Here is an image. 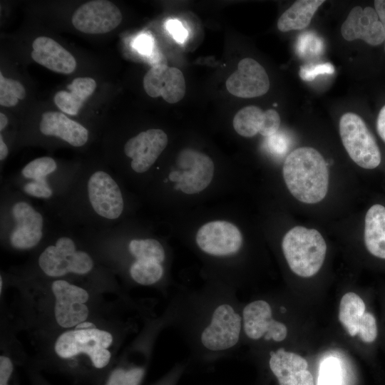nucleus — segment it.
Returning a JSON list of instances; mask_svg holds the SVG:
<instances>
[{
    "mask_svg": "<svg viewBox=\"0 0 385 385\" xmlns=\"http://www.w3.org/2000/svg\"><path fill=\"white\" fill-rule=\"evenodd\" d=\"M195 240L199 248L213 256H227L237 253L242 245L238 227L227 221L215 220L204 224L197 230Z\"/></svg>",
    "mask_w": 385,
    "mask_h": 385,
    "instance_id": "obj_14",
    "label": "nucleus"
},
{
    "mask_svg": "<svg viewBox=\"0 0 385 385\" xmlns=\"http://www.w3.org/2000/svg\"><path fill=\"white\" fill-rule=\"evenodd\" d=\"M376 130L381 139L385 143V106L379 113L376 119Z\"/></svg>",
    "mask_w": 385,
    "mask_h": 385,
    "instance_id": "obj_36",
    "label": "nucleus"
},
{
    "mask_svg": "<svg viewBox=\"0 0 385 385\" xmlns=\"http://www.w3.org/2000/svg\"><path fill=\"white\" fill-rule=\"evenodd\" d=\"M297 43V50L301 55H317L323 46L319 38L311 33L301 35Z\"/></svg>",
    "mask_w": 385,
    "mask_h": 385,
    "instance_id": "obj_31",
    "label": "nucleus"
},
{
    "mask_svg": "<svg viewBox=\"0 0 385 385\" xmlns=\"http://www.w3.org/2000/svg\"><path fill=\"white\" fill-rule=\"evenodd\" d=\"M26 90L18 81L6 78L0 73V105L4 107L15 106L19 100L24 98Z\"/></svg>",
    "mask_w": 385,
    "mask_h": 385,
    "instance_id": "obj_29",
    "label": "nucleus"
},
{
    "mask_svg": "<svg viewBox=\"0 0 385 385\" xmlns=\"http://www.w3.org/2000/svg\"><path fill=\"white\" fill-rule=\"evenodd\" d=\"M38 129L41 136L58 140L73 148H83L90 140L88 128L60 112L43 113Z\"/></svg>",
    "mask_w": 385,
    "mask_h": 385,
    "instance_id": "obj_20",
    "label": "nucleus"
},
{
    "mask_svg": "<svg viewBox=\"0 0 385 385\" xmlns=\"http://www.w3.org/2000/svg\"><path fill=\"white\" fill-rule=\"evenodd\" d=\"M130 277L137 284L151 285L160 280L164 270L161 263L137 260L132 262L128 269Z\"/></svg>",
    "mask_w": 385,
    "mask_h": 385,
    "instance_id": "obj_27",
    "label": "nucleus"
},
{
    "mask_svg": "<svg viewBox=\"0 0 385 385\" xmlns=\"http://www.w3.org/2000/svg\"><path fill=\"white\" fill-rule=\"evenodd\" d=\"M280 121L279 113L274 109L264 111L256 106H248L237 112L232 125L242 137L252 138L257 133L270 137L277 133Z\"/></svg>",
    "mask_w": 385,
    "mask_h": 385,
    "instance_id": "obj_22",
    "label": "nucleus"
},
{
    "mask_svg": "<svg viewBox=\"0 0 385 385\" xmlns=\"http://www.w3.org/2000/svg\"><path fill=\"white\" fill-rule=\"evenodd\" d=\"M144 374L140 366L117 367L108 373L102 385H140Z\"/></svg>",
    "mask_w": 385,
    "mask_h": 385,
    "instance_id": "obj_28",
    "label": "nucleus"
},
{
    "mask_svg": "<svg viewBox=\"0 0 385 385\" xmlns=\"http://www.w3.org/2000/svg\"><path fill=\"white\" fill-rule=\"evenodd\" d=\"M96 88V81L90 77H78L67 86L71 91L57 92L53 101L63 113L76 115L83 103L93 94Z\"/></svg>",
    "mask_w": 385,
    "mask_h": 385,
    "instance_id": "obj_25",
    "label": "nucleus"
},
{
    "mask_svg": "<svg viewBox=\"0 0 385 385\" xmlns=\"http://www.w3.org/2000/svg\"><path fill=\"white\" fill-rule=\"evenodd\" d=\"M9 154V148L8 145L4 143L3 139L0 138V161H1V168L2 167V165L4 162L6 160V159L8 158Z\"/></svg>",
    "mask_w": 385,
    "mask_h": 385,
    "instance_id": "obj_38",
    "label": "nucleus"
},
{
    "mask_svg": "<svg viewBox=\"0 0 385 385\" xmlns=\"http://www.w3.org/2000/svg\"><path fill=\"white\" fill-rule=\"evenodd\" d=\"M113 341L108 331L91 327L64 332L54 344L56 354L69 359L86 354L94 372H101L110 364L111 354L108 348Z\"/></svg>",
    "mask_w": 385,
    "mask_h": 385,
    "instance_id": "obj_7",
    "label": "nucleus"
},
{
    "mask_svg": "<svg viewBox=\"0 0 385 385\" xmlns=\"http://www.w3.org/2000/svg\"><path fill=\"white\" fill-rule=\"evenodd\" d=\"M14 364L5 355L0 356V385H16L14 381Z\"/></svg>",
    "mask_w": 385,
    "mask_h": 385,
    "instance_id": "obj_33",
    "label": "nucleus"
},
{
    "mask_svg": "<svg viewBox=\"0 0 385 385\" xmlns=\"http://www.w3.org/2000/svg\"><path fill=\"white\" fill-rule=\"evenodd\" d=\"M33 381L34 382V385H48L47 383L44 382L43 379L37 375H33Z\"/></svg>",
    "mask_w": 385,
    "mask_h": 385,
    "instance_id": "obj_40",
    "label": "nucleus"
},
{
    "mask_svg": "<svg viewBox=\"0 0 385 385\" xmlns=\"http://www.w3.org/2000/svg\"><path fill=\"white\" fill-rule=\"evenodd\" d=\"M342 35L346 41L361 39L371 46H378L385 41L383 26L375 9L354 7L341 27Z\"/></svg>",
    "mask_w": 385,
    "mask_h": 385,
    "instance_id": "obj_19",
    "label": "nucleus"
},
{
    "mask_svg": "<svg viewBox=\"0 0 385 385\" xmlns=\"http://www.w3.org/2000/svg\"><path fill=\"white\" fill-rule=\"evenodd\" d=\"M44 209L58 225L74 230L112 227L128 210L118 176L96 163L82 164L67 193Z\"/></svg>",
    "mask_w": 385,
    "mask_h": 385,
    "instance_id": "obj_1",
    "label": "nucleus"
},
{
    "mask_svg": "<svg viewBox=\"0 0 385 385\" xmlns=\"http://www.w3.org/2000/svg\"><path fill=\"white\" fill-rule=\"evenodd\" d=\"M374 9L378 14L379 21H381L385 34V0L374 1ZM385 42V41H384ZM385 50V46H384Z\"/></svg>",
    "mask_w": 385,
    "mask_h": 385,
    "instance_id": "obj_37",
    "label": "nucleus"
},
{
    "mask_svg": "<svg viewBox=\"0 0 385 385\" xmlns=\"http://www.w3.org/2000/svg\"><path fill=\"white\" fill-rule=\"evenodd\" d=\"M339 319L351 337L359 334L366 343L373 342L377 337L374 316L366 312L364 302L354 292L346 293L342 297Z\"/></svg>",
    "mask_w": 385,
    "mask_h": 385,
    "instance_id": "obj_16",
    "label": "nucleus"
},
{
    "mask_svg": "<svg viewBox=\"0 0 385 385\" xmlns=\"http://www.w3.org/2000/svg\"><path fill=\"white\" fill-rule=\"evenodd\" d=\"M143 88L149 96H161L169 103H175L182 100L186 90L182 71L165 63L153 66L145 73Z\"/></svg>",
    "mask_w": 385,
    "mask_h": 385,
    "instance_id": "obj_18",
    "label": "nucleus"
},
{
    "mask_svg": "<svg viewBox=\"0 0 385 385\" xmlns=\"http://www.w3.org/2000/svg\"><path fill=\"white\" fill-rule=\"evenodd\" d=\"M122 21V14L112 2L93 0L79 6L73 13V26L85 34H99L115 29Z\"/></svg>",
    "mask_w": 385,
    "mask_h": 385,
    "instance_id": "obj_13",
    "label": "nucleus"
},
{
    "mask_svg": "<svg viewBox=\"0 0 385 385\" xmlns=\"http://www.w3.org/2000/svg\"><path fill=\"white\" fill-rule=\"evenodd\" d=\"M134 46L138 52L149 54L153 48V38L145 34L140 35L135 40Z\"/></svg>",
    "mask_w": 385,
    "mask_h": 385,
    "instance_id": "obj_35",
    "label": "nucleus"
},
{
    "mask_svg": "<svg viewBox=\"0 0 385 385\" xmlns=\"http://www.w3.org/2000/svg\"><path fill=\"white\" fill-rule=\"evenodd\" d=\"M168 143L165 131L160 128H149L126 140L122 146V154L128 160L123 173L141 177L152 170Z\"/></svg>",
    "mask_w": 385,
    "mask_h": 385,
    "instance_id": "obj_9",
    "label": "nucleus"
},
{
    "mask_svg": "<svg viewBox=\"0 0 385 385\" xmlns=\"http://www.w3.org/2000/svg\"><path fill=\"white\" fill-rule=\"evenodd\" d=\"M34 270L48 279L108 274L79 233L60 225L53 227L36 250Z\"/></svg>",
    "mask_w": 385,
    "mask_h": 385,
    "instance_id": "obj_3",
    "label": "nucleus"
},
{
    "mask_svg": "<svg viewBox=\"0 0 385 385\" xmlns=\"http://www.w3.org/2000/svg\"><path fill=\"white\" fill-rule=\"evenodd\" d=\"M242 316L245 332L251 339L264 338L282 342L287 337V327L272 319V308L266 301L256 300L249 303L245 307Z\"/></svg>",
    "mask_w": 385,
    "mask_h": 385,
    "instance_id": "obj_15",
    "label": "nucleus"
},
{
    "mask_svg": "<svg viewBox=\"0 0 385 385\" xmlns=\"http://www.w3.org/2000/svg\"><path fill=\"white\" fill-rule=\"evenodd\" d=\"M334 72V68L330 63L306 65L300 67L299 76L304 81H310L320 74H330Z\"/></svg>",
    "mask_w": 385,
    "mask_h": 385,
    "instance_id": "obj_32",
    "label": "nucleus"
},
{
    "mask_svg": "<svg viewBox=\"0 0 385 385\" xmlns=\"http://www.w3.org/2000/svg\"><path fill=\"white\" fill-rule=\"evenodd\" d=\"M241 329L240 316L231 305L222 304L215 309L210 324L203 329L201 342L210 351L229 349L238 342Z\"/></svg>",
    "mask_w": 385,
    "mask_h": 385,
    "instance_id": "obj_12",
    "label": "nucleus"
},
{
    "mask_svg": "<svg viewBox=\"0 0 385 385\" xmlns=\"http://www.w3.org/2000/svg\"><path fill=\"white\" fill-rule=\"evenodd\" d=\"M50 288L55 299L56 323L68 329L85 322L89 315L88 291L66 279H51Z\"/></svg>",
    "mask_w": 385,
    "mask_h": 385,
    "instance_id": "obj_11",
    "label": "nucleus"
},
{
    "mask_svg": "<svg viewBox=\"0 0 385 385\" xmlns=\"http://www.w3.org/2000/svg\"><path fill=\"white\" fill-rule=\"evenodd\" d=\"M82 164L66 163L49 156L36 158L4 182L46 207L69 190Z\"/></svg>",
    "mask_w": 385,
    "mask_h": 385,
    "instance_id": "obj_4",
    "label": "nucleus"
},
{
    "mask_svg": "<svg viewBox=\"0 0 385 385\" xmlns=\"http://www.w3.org/2000/svg\"><path fill=\"white\" fill-rule=\"evenodd\" d=\"M282 248L290 270L302 277L315 275L321 269L327 244L315 229L295 226L283 237Z\"/></svg>",
    "mask_w": 385,
    "mask_h": 385,
    "instance_id": "obj_6",
    "label": "nucleus"
},
{
    "mask_svg": "<svg viewBox=\"0 0 385 385\" xmlns=\"http://www.w3.org/2000/svg\"><path fill=\"white\" fill-rule=\"evenodd\" d=\"M324 0L296 1L279 18L277 28L280 31L302 30L308 26Z\"/></svg>",
    "mask_w": 385,
    "mask_h": 385,
    "instance_id": "obj_26",
    "label": "nucleus"
},
{
    "mask_svg": "<svg viewBox=\"0 0 385 385\" xmlns=\"http://www.w3.org/2000/svg\"><path fill=\"white\" fill-rule=\"evenodd\" d=\"M342 144L351 159L366 170H375L382 164V155L376 140L365 122L357 114L344 113L339 120Z\"/></svg>",
    "mask_w": 385,
    "mask_h": 385,
    "instance_id": "obj_8",
    "label": "nucleus"
},
{
    "mask_svg": "<svg viewBox=\"0 0 385 385\" xmlns=\"http://www.w3.org/2000/svg\"><path fill=\"white\" fill-rule=\"evenodd\" d=\"M282 175L291 195L299 202H321L329 190V173L322 155L312 147H300L286 158Z\"/></svg>",
    "mask_w": 385,
    "mask_h": 385,
    "instance_id": "obj_5",
    "label": "nucleus"
},
{
    "mask_svg": "<svg viewBox=\"0 0 385 385\" xmlns=\"http://www.w3.org/2000/svg\"><path fill=\"white\" fill-rule=\"evenodd\" d=\"M215 171L214 163L206 154L191 148L182 150L176 159L175 170L168 179L181 192L193 195L205 190L211 183Z\"/></svg>",
    "mask_w": 385,
    "mask_h": 385,
    "instance_id": "obj_10",
    "label": "nucleus"
},
{
    "mask_svg": "<svg viewBox=\"0 0 385 385\" xmlns=\"http://www.w3.org/2000/svg\"><path fill=\"white\" fill-rule=\"evenodd\" d=\"M50 217L43 206L3 181L0 235L4 246L17 251L37 250L55 227Z\"/></svg>",
    "mask_w": 385,
    "mask_h": 385,
    "instance_id": "obj_2",
    "label": "nucleus"
},
{
    "mask_svg": "<svg viewBox=\"0 0 385 385\" xmlns=\"http://www.w3.org/2000/svg\"><path fill=\"white\" fill-rule=\"evenodd\" d=\"M269 365L279 385H314L308 363L299 354L279 349L271 351Z\"/></svg>",
    "mask_w": 385,
    "mask_h": 385,
    "instance_id": "obj_21",
    "label": "nucleus"
},
{
    "mask_svg": "<svg viewBox=\"0 0 385 385\" xmlns=\"http://www.w3.org/2000/svg\"><path fill=\"white\" fill-rule=\"evenodd\" d=\"M232 95L243 98L263 96L270 88V80L265 68L251 58L242 59L237 69L226 81Z\"/></svg>",
    "mask_w": 385,
    "mask_h": 385,
    "instance_id": "obj_17",
    "label": "nucleus"
},
{
    "mask_svg": "<svg viewBox=\"0 0 385 385\" xmlns=\"http://www.w3.org/2000/svg\"><path fill=\"white\" fill-rule=\"evenodd\" d=\"M32 47V59L46 68L63 74L71 73L76 69L73 56L51 38L37 37Z\"/></svg>",
    "mask_w": 385,
    "mask_h": 385,
    "instance_id": "obj_23",
    "label": "nucleus"
},
{
    "mask_svg": "<svg viewBox=\"0 0 385 385\" xmlns=\"http://www.w3.org/2000/svg\"><path fill=\"white\" fill-rule=\"evenodd\" d=\"M9 124V119L7 116L3 113H0V130L4 131Z\"/></svg>",
    "mask_w": 385,
    "mask_h": 385,
    "instance_id": "obj_39",
    "label": "nucleus"
},
{
    "mask_svg": "<svg viewBox=\"0 0 385 385\" xmlns=\"http://www.w3.org/2000/svg\"><path fill=\"white\" fill-rule=\"evenodd\" d=\"M363 240L368 252L373 257L385 260V205L372 204L366 210L364 220Z\"/></svg>",
    "mask_w": 385,
    "mask_h": 385,
    "instance_id": "obj_24",
    "label": "nucleus"
},
{
    "mask_svg": "<svg viewBox=\"0 0 385 385\" xmlns=\"http://www.w3.org/2000/svg\"><path fill=\"white\" fill-rule=\"evenodd\" d=\"M165 27L176 41L182 43L185 40L187 31L179 21L170 19L166 22Z\"/></svg>",
    "mask_w": 385,
    "mask_h": 385,
    "instance_id": "obj_34",
    "label": "nucleus"
},
{
    "mask_svg": "<svg viewBox=\"0 0 385 385\" xmlns=\"http://www.w3.org/2000/svg\"><path fill=\"white\" fill-rule=\"evenodd\" d=\"M343 375L340 362L337 358L324 359L319 366L317 385H342Z\"/></svg>",
    "mask_w": 385,
    "mask_h": 385,
    "instance_id": "obj_30",
    "label": "nucleus"
}]
</instances>
